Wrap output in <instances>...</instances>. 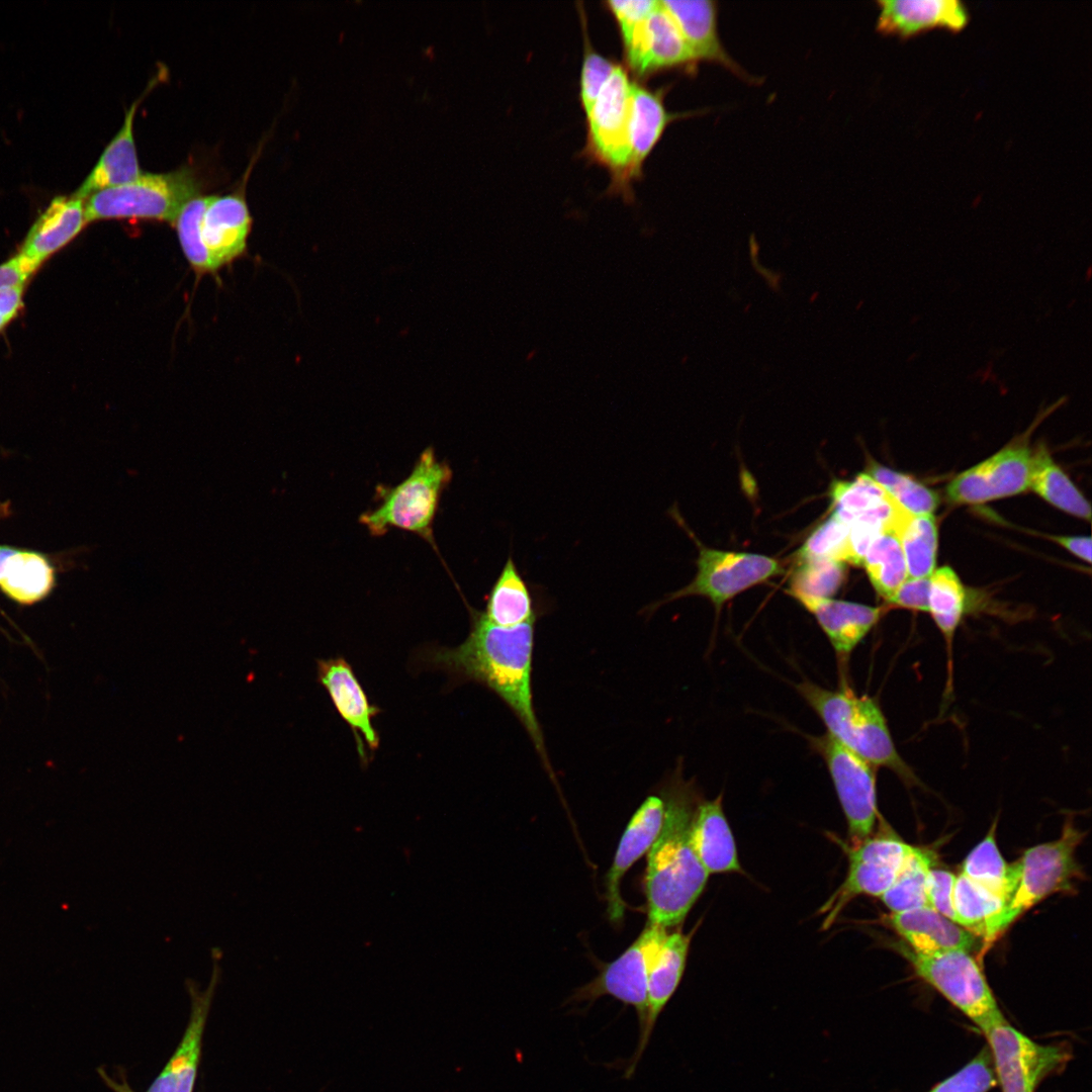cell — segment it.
Wrapping results in <instances>:
<instances>
[{"label":"cell","instance_id":"cell-1","mask_svg":"<svg viewBox=\"0 0 1092 1092\" xmlns=\"http://www.w3.org/2000/svg\"><path fill=\"white\" fill-rule=\"evenodd\" d=\"M470 631L455 648H434L428 661L456 678L473 680L493 692L529 735L545 770L555 782L542 727L534 705L532 674L538 619L505 628L489 623L468 606Z\"/></svg>","mask_w":1092,"mask_h":1092},{"label":"cell","instance_id":"cell-2","mask_svg":"<svg viewBox=\"0 0 1092 1092\" xmlns=\"http://www.w3.org/2000/svg\"><path fill=\"white\" fill-rule=\"evenodd\" d=\"M666 811L662 829L648 850L645 892L648 922L664 928L680 924L703 893L709 874L690 839V826L700 803L695 786L676 767L661 786Z\"/></svg>","mask_w":1092,"mask_h":1092},{"label":"cell","instance_id":"cell-3","mask_svg":"<svg viewBox=\"0 0 1092 1092\" xmlns=\"http://www.w3.org/2000/svg\"><path fill=\"white\" fill-rule=\"evenodd\" d=\"M794 688L817 714L826 733L875 767H886L907 783L916 777L895 747L885 715L877 701L857 695L849 684L836 690L805 679Z\"/></svg>","mask_w":1092,"mask_h":1092},{"label":"cell","instance_id":"cell-4","mask_svg":"<svg viewBox=\"0 0 1092 1092\" xmlns=\"http://www.w3.org/2000/svg\"><path fill=\"white\" fill-rule=\"evenodd\" d=\"M1084 837L1069 818L1057 839L1026 849L1011 863L1014 884L1002 909L987 923L983 939L993 942L1012 923L1049 896L1073 889L1081 876L1076 850Z\"/></svg>","mask_w":1092,"mask_h":1092},{"label":"cell","instance_id":"cell-5","mask_svg":"<svg viewBox=\"0 0 1092 1092\" xmlns=\"http://www.w3.org/2000/svg\"><path fill=\"white\" fill-rule=\"evenodd\" d=\"M451 478L448 463L438 460L433 447H428L400 483L376 487L378 506L361 514L359 522L372 536H382L397 528L415 533L434 546L433 522L441 494Z\"/></svg>","mask_w":1092,"mask_h":1092},{"label":"cell","instance_id":"cell-6","mask_svg":"<svg viewBox=\"0 0 1092 1092\" xmlns=\"http://www.w3.org/2000/svg\"><path fill=\"white\" fill-rule=\"evenodd\" d=\"M193 169L181 167L163 173H145L123 185L91 194L85 200L89 222L101 219H152L174 223L182 207L199 195Z\"/></svg>","mask_w":1092,"mask_h":1092},{"label":"cell","instance_id":"cell-7","mask_svg":"<svg viewBox=\"0 0 1092 1092\" xmlns=\"http://www.w3.org/2000/svg\"><path fill=\"white\" fill-rule=\"evenodd\" d=\"M893 946L910 963L921 980L980 1030L1004 1017L984 973L969 952L952 950L923 956L912 951L903 942L894 943Z\"/></svg>","mask_w":1092,"mask_h":1092},{"label":"cell","instance_id":"cell-8","mask_svg":"<svg viewBox=\"0 0 1092 1092\" xmlns=\"http://www.w3.org/2000/svg\"><path fill=\"white\" fill-rule=\"evenodd\" d=\"M981 1031L1001 1092H1036L1045 1079L1061 1074L1073 1057L1069 1042H1036L1005 1016Z\"/></svg>","mask_w":1092,"mask_h":1092},{"label":"cell","instance_id":"cell-9","mask_svg":"<svg viewBox=\"0 0 1092 1092\" xmlns=\"http://www.w3.org/2000/svg\"><path fill=\"white\" fill-rule=\"evenodd\" d=\"M912 847L882 827L878 834L844 846L848 871L843 883L820 909L824 916L822 927H830L857 896L881 897L894 883Z\"/></svg>","mask_w":1092,"mask_h":1092},{"label":"cell","instance_id":"cell-10","mask_svg":"<svg viewBox=\"0 0 1092 1092\" xmlns=\"http://www.w3.org/2000/svg\"><path fill=\"white\" fill-rule=\"evenodd\" d=\"M808 739L827 766L847 822L851 844L864 840L873 834L880 818L875 766L826 732Z\"/></svg>","mask_w":1092,"mask_h":1092},{"label":"cell","instance_id":"cell-11","mask_svg":"<svg viewBox=\"0 0 1092 1092\" xmlns=\"http://www.w3.org/2000/svg\"><path fill=\"white\" fill-rule=\"evenodd\" d=\"M699 546L695 578L685 587L649 606L648 610L653 612L665 603L701 596L707 598L718 612L735 596L782 571L780 562L768 556Z\"/></svg>","mask_w":1092,"mask_h":1092},{"label":"cell","instance_id":"cell-12","mask_svg":"<svg viewBox=\"0 0 1092 1092\" xmlns=\"http://www.w3.org/2000/svg\"><path fill=\"white\" fill-rule=\"evenodd\" d=\"M632 82L617 66L587 114L589 155L612 173L613 186L625 189L630 157Z\"/></svg>","mask_w":1092,"mask_h":1092},{"label":"cell","instance_id":"cell-13","mask_svg":"<svg viewBox=\"0 0 1092 1092\" xmlns=\"http://www.w3.org/2000/svg\"><path fill=\"white\" fill-rule=\"evenodd\" d=\"M666 932L667 928L647 921L636 940L594 980L577 988L569 1002L594 1003L602 996H612L635 1009L640 1031L647 1014L649 965Z\"/></svg>","mask_w":1092,"mask_h":1092},{"label":"cell","instance_id":"cell-14","mask_svg":"<svg viewBox=\"0 0 1092 1092\" xmlns=\"http://www.w3.org/2000/svg\"><path fill=\"white\" fill-rule=\"evenodd\" d=\"M1031 470L1032 452L1018 442L959 474L946 493L952 503L964 505L1018 494L1029 488Z\"/></svg>","mask_w":1092,"mask_h":1092},{"label":"cell","instance_id":"cell-15","mask_svg":"<svg viewBox=\"0 0 1092 1092\" xmlns=\"http://www.w3.org/2000/svg\"><path fill=\"white\" fill-rule=\"evenodd\" d=\"M666 801L662 789L648 795L632 815L620 839L613 863L606 877L607 911L613 923H620L625 902L620 884L627 871L652 846L665 819Z\"/></svg>","mask_w":1092,"mask_h":1092},{"label":"cell","instance_id":"cell-16","mask_svg":"<svg viewBox=\"0 0 1092 1092\" xmlns=\"http://www.w3.org/2000/svg\"><path fill=\"white\" fill-rule=\"evenodd\" d=\"M681 931L666 932L654 953L647 977V1014L643 1028L639 1031L637 1046L626 1067L624 1078L633 1077L637 1066L648 1046L659 1015L675 993L685 968L692 936Z\"/></svg>","mask_w":1092,"mask_h":1092},{"label":"cell","instance_id":"cell-17","mask_svg":"<svg viewBox=\"0 0 1092 1092\" xmlns=\"http://www.w3.org/2000/svg\"><path fill=\"white\" fill-rule=\"evenodd\" d=\"M624 50L630 69L638 76H648L663 69L692 67L697 63L660 1L637 26Z\"/></svg>","mask_w":1092,"mask_h":1092},{"label":"cell","instance_id":"cell-18","mask_svg":"<svg viewBox=\"0 0 1092 1092\" xmlns=\"http://www.w3.org/2000/svg\"><path fill=\"white\" fill-rule=\"evenodd\" d=\"M317 678L327 690L336 710L355 737L358 754L366 763L367 752L378 748L379 736L373 718L379 709L371 705L353 668L343 657L317 661Z\"/></svg>","mask_w":1092,"mask_h":1092},{"label":"cell","instance_id":"cell-19","mask_svg":"<svg viewBox=\"0 0 1092 1092\" xmlns=\"http://www.w3.org/2000/svg\"><path fill=\"white\" fill-rule=\"evenodd\" d=\"M799 603L816 619L833 648L840 673L839 685L848 684L845 673L849 657L880 621L885 609L831 598Z\"/></svg>","mask_w":1092,"mask_h":1092},{"label":"cell","instance_id":"cell-20","mask_svg":"<svg viewBox=\"0 0 1092 1092\" xmlns=\"http://www.w3.org/2000/svg\"><path fill=\"white\" fill-rule=\"evenodd\" d=\"M877 4V30L901 38L935 28L960 32L970 20L968 8L959 0H879Z\"/></svg>","mask_w":1092,"mask_h":1092},{"label":"cell","instance_id":"cell-21","mask_svg":"<svg viewBox=\"0 0 1092 1092\" xmlns=\"http://www.w3.org/2000/svg\"><path fill=\"white\" fill-rule=\"evenodd\" d=\"M219 974L217 962H214L211 980L206 990L199 991L194 983L188 985L191 996V1014L184 1035L170 1061L147 1092L193 1091L203 1030Z\"/></svg>","mask_w":1092,"mask_h":1092},{"label":"cell","instance_id":"cell-22","mask_svg":"<svg viewBox=\"0 0 1092 1092\" xmlns=\"http://www.w3.org/2000/svg\"><path fill=\"white\" fill-rule=\"evenodd\" d=\"M251 222L242 194L209 195L200 221V237L216 271L244 253Z\"/></svg>","mask_w":1092,"mask_h":1092},{"label":"cell","instance_id":"cell-23","mask_svg":"<svg viewBox=\"0 0 1092 1092\" xmlns=\"http://www.w3.org/2000/svg\"><path fill=\"white\" fill-rule=\"evenodd\" d=\"M886 923L918 954L970 952L977 945L975 934L931 908L891 913Z\"/></svg>","mask_w":1092,"mask_h":1092},{"label":"cell","instance_id":"cell-24","mask_svg":"<svg viewBox=\"0 0 1092 1092\" xmlns=\"http://www.w3.org/2000/svg\"><path fill=\"white\" fill-rule=\"evenodd\" d=\"M663 8L676 23L697 62L720 64L743 79L751 78L725 51L717 28V3L710 0H664Z\"/></svg>","mask_w":1092,"mask_h":1092},{"label":"cell","instance_id":"cell-25","mask_svg":"<svg viewBox=\"0 0 1092 1092\" xmlns=\"http://www.w3.org/2000/svg\"><path fill=\"white\" fill-rule=\"evenodd\" d=\"M723 795L701 801L692 818V846L709 875L741 873L735 840L726 819Z\"/></svg>","mask_w":1092,"mask_h":1092},{"label":"cell","instance_id":"cell-26","mask_svg":"<svg viewBox=\"0 0 1092 1092\" xmlns=\"http://www.w3.org/2000/svg\"><path fill=\"white\" fill-rule=\"evenodd\" d=\"M88 224L85 200L71 195L55 197L31 225L20 253L35 265L69 244Z\"/></svg>","mask_w":1092,"mask_h":1092},{"label":"cell","instance_id":"cell-27","mask_svg":"<svg viewBox=\"0 0 1092 1092\" xmlns=\"http://www.w3.org/2000/svg\"><path fill=\"white\" fill-rule=\"evenodd\" d=\"M141 98L127 109L122 125L95 166L73 193L86 200L91 194L133 181L143 174L133 136V121Z\"/></svg>","mask_w":1092,"mask_h":1092},{"label":"cell","instance_id":"cell-28","mask_svg":"<svg viewBox=\"0 0 1092 1092\" xmlns=\"http://www.w3.org/2000/svg\"><path fill=\"white\" fill-rule=\"evenodd\" d=\"M678 115L669 114L661 91H652L632 82L630 157L625 176L626 187L639 177L642 165L667 123Z\"/></svg>","mask_w":1092,"mask_h":1092},{"label":"cell","instance_id":"cell-29","mask_svg":"<svg viewBox=\"0 0 1092 1092\" xmlns=\"http://www.w3.org/2000/svg\"><path fill=\"white\" fill-rule=\"evenodd\" d=\"M542 613L526 579L509 555L487 596L482 611L484 618L493 625L511 628L538 619Z\"/></svg>","mask_w":1092,"mask_h":1092},{"label":"cell","instance_id":"cell-30","mask_svg":"<svg viewBox=\"0 0 1092 1092\" xmlns=\"http://www.w3.org/2000/svg\"><path fill=\"white\" fill-rule=\"evenodd\" d=\"M55 582L52 565L40 554L16 550L0 573V587L19 604L31 605L51 592Z\"/></svg>","mask_w":1092,"mask_h":1092},{"label":"cell","instance_id":"cell-31","mask_svg":"<svg viewBox=\"0 0 1092 1092\" xmlns=\"http://www.w3.org/2000/svg\"><path fill=\"white\" fill-rule=\"evenodd\" d=\"M1029 488L1066 513L1087 521L1091 518L1090 505L1054 462L1044 446H1038L1032 453Z\"/></svg>","mask_w":1092,"mask_h":1092},{"label":"cell","instance_id":"cell-32","mask_svg":"<svg viewBox=\"0 0 1092 1092\" xmlns=\"http://www.w3.org/2000/svg\"><path fill=\"white\" fill-rule=\"evenodd\" d=\"M932 851L913 846L892 886L880 897L891 913L931 908L927 896L928 875L934 867Z\"/></svg>","mask_w":1092,"mask_h":1092},{"label":"cell","instance_id":"cell-33","mask_svg":"<svg viewBox=\"0 0 1092 1092\" xmlns=\"http://www.w3.org/2000/svg\"><path fill=\"white\" fill-rule=\"evenodd\" d=\"M862 565L875 590L889 603L908 578L905 556L895 530L886 528L873 541Z\"/></svg>","mask_w":1092,"mask_h":1092},{"label":"cell","instance_id":"cell-34","mask_svg":"<svg viewBox=\"0 0 1092 1092\" xmlns=\"http://www.w3.org/2000/svg\"><path fill=\"white\" fill-rule=\"evenodd\" d=\"M897 533L906 560L908 578L929 577L934 571L937 528L932 514L914 515L905 511Z\"/></svg>","mask_w":1092,"mask_h":1092},{"label":"cell","instance_id":"cell-35","mask_svg":"<svg viewBox=\"0 0 1092 1092\" xmlns=\"http://www.w3.org/2000/svg\"><path fill=\"white\" fill-rule=\"evenodd\" d=\"M962 874L1002 899L1005 904L1012 890L1013 877L1011 866L1004 860L997 845L996 823L968 854Z\"/></svg>","mask_w":1092,"mask_h":1092},{"label":"cell","instance_id":"cell-36","mask_svg":"<svg viewBox=\"0 0 1092 1092\" xmlns=\"http://www.w3.org/2000/svg\"><path fill=\"white\" fill-rule=\"evenodd\" d=\"M967 607L966 590L956 572L948 566L934 569L930 575L928 612L951 646Z\"/></svg>","mask_w":1092,"mask_h":1092},{"label":"cell","instance_id":"cell-37","mask_svg":"<svg viewBox=\"0 0 1092 1092\" xmlns=\"http://www.w3.org/2000/svg\"><path fill=\"white\" fill-rule=\"evenodd\" d=\"M830 496L832 515L848 525L888 507L893 500V496L867 473L850 481H834Z\"/></svg>","mask_w":1092,"mask_h":1092},{"label":"cell","instance_id":"cell-38","mask_svg":"<svg viewBox=\"0 0 1092 1092\" xmlns=\"http://www.w3.org/2000/svg\"><path fill=\"white\" fill-rule=\"evenodd\" d=\"M952 904L956 923L983 938L987 923L1002 909L1004 902L961 873L956 879Z\"/></svg>","mask_w":1092,"mask_h":1092},{"label":"cell","instance_id":"cell-39","mask_svg":"<svg viewBox=\"0 0 1092 1092\" xmlns=\"http://www.w3.org/2000/svg\"><path fill=\"white\" fill-rule=\"evenodd\" d=\"M799 562L787 589V593L798 602L829 599L844 582L845 566L841 561L823 558Z\"/></svg>","mask_w":1092,"mask_h":1092},{"label":"cell","instance_id":"cell-40","mask_svg":"<svg viewBox=\"0 0 1092 1092\" xmlns=\"http://www.w3.org/2000/svg\"><path fill=\"white\" fill-rule=\"evenodd\" d=\"M867 474L911 514H932L938 506V496L933 490L903 473L872 464Z\"/></svg>","mask_w":1092,"mask_h":1092},{"label":"cell","instance_id":"cell-41","mask_svg":"<svg viewBox=\"0 0 1092 1092\" xmlns=\"http://www.w3.org/2000/svg\"><path fill=\"white\" fill-rule=\"evenodd\" d=\"M209 195H197L178 213L174 223L182 251L190 265L199 273L216 271L200 237V221Z\"/></svg>","mask_w":1092,"mask_h":1092},{"label":"cell","instance_id":"cell-42","mask_svg":"<svg viewBox=\"0 0 1092 1092\" xmlns=\"http://www.w3.org/2000/svg\"><path fill=\"white\" fill-rule=\"evenodd\" d=\"M996 1085L991 1056L985 1045L964 1067L928 1092H989Z\"/></svg>","mask_w":1092,"mask_h":1092},{"label":"cell","instance_id":"cell-43","mask_svg":"<svg viewBox=\"0 0 1092 1092\" xmlns=\"http://www.w3.org/2000/svg\"><path fill=\"white\" fill-rule=\"evenodd\" d=\"M849 532V525L831 516L807 538L799 550V561L810 559H833L841 561Z\"/></svg>","mask_w":1092,"mask_h":1092},{"label":"cell","instance_id":"cell-44","mask_svg":"<svg viewBox=\"0 0 1092 1092\" xmlns=\"http://www.w3.org/2000/svg\"><path fill=\"white\" fill-rule=\"evenodd\" d=\"M616 67L609 59L593 50H586L580 75V100L585 116L593 109Z\"/></svg>","mask_w":1092,"mask_h":1092},{"label":"cell","instance_id":"cell-45","mask_svg":"<svg viewBox=\"0 0 1092 1092\" xmlns=\"http://www.w3.org/2000/svg\"><path fill=\"white\" fill-rule=\"evenodd\" d=\"M656 0H612L606 3L614 15L622 36L623 46L631 38L637 26L658 6Z\"/></svg>","mask_w":1092,"mask_h":1092},{"label":"cell","instance_id":"cell-46","mask_svg":"<svg viewBox=\"0 0 1092 1092\" xmlns=\"http://www.w3.org/2000/svg\"><path fill=\"white\" fill-rule=\"evenodd\" d=\"M957 876L932 867L928 875L927 896L931 909L956 922L952 896Z\"/></svg>","mask_w":1092,"mask_h":1092},{"label":"cell","instance_id":"cell-47","mask_svg":"<svg viewBox=\"0 0 1092 1092\" xmlns=\"http://www.w3.org/2000/svg\"><path fill=\"white\" fill-rule=\"evenodd\" d=\"M930 576L907 578L889 604L915 611L928 612Z\"/></svg>","mask_w":1092,"mask_h":1092},{"label":"cell","instance_id":"cell-48","mask_svg":"<svg viewBox=\"0 0 1092 1092\" xmlns=\"http://www.w3.org/2000/svg\"><path fill=\"white\" fill-rule=\"evenodd\" d=\"M39 267L20 252L0 264V289L24 285Z\"/></svg>","mask_w":1092,"mask_h":1092},{"label":"cell","instance_id":"cell-49","mask_svg":"<svg viewBox=\"0 0 1092 1092\" xmlns=\"http://www.w3.org/2000/svg\"><path fill=\"white\" fill-rule=\"evenodd\" d=\"M24 285L0 289V332L17 315L23 302Z\"/></svg>","mask_w":1092,"mask_h":1092},{"label":"cell","instance_id":"cell-50","mask_svg":"<svg viewBox=\"0 0 1092 1092\" xmlns=\"http://www.w3.org/2000/svg\"><path fill=\"white\" fill-rule=\"evenodd\" d=\"M1056 542L1082 560L1091 562V539L1083 536H1054Z\"/></svg>","mask_w":1092,"mask_h":1092},{"label":"cell","instance_id":"cell-51","mask_svg":"<svg viewBox=\"0 0 1092 1092\" xmlns=\"http://www.w3.org/2000/svg\"><path fill=\"white\" fill-rule=\"evenodd\" d=\"M99 1072H100L101 1077L105 1081V1083L114 1092H134L124 1079L121 1082H117L115 1080L110 1079L104 1072H101V1071H99Z\"/></svg>","mask_w":1092,"mask_h":1092},{"label":"cell","instance_id":"cell-52","mask_svg":"<svg viewBox=\"0 0 1092 1092\" xmlns=\"http://www.w3.org/2000/svg\"><path fill=\"white\" fill-rule=\"evenodd\" d=\"M15 551H16V549H13V548H11V547H8V546H1V545H0V573H1V571H2V568H3V566H4L5 562H6V560H7V559H8V558H9V557H10V556H11V555H12V554H13V553L15 552Z\"/></svg>","mask_w":1092,"mask_h":1092}]
</instances>
